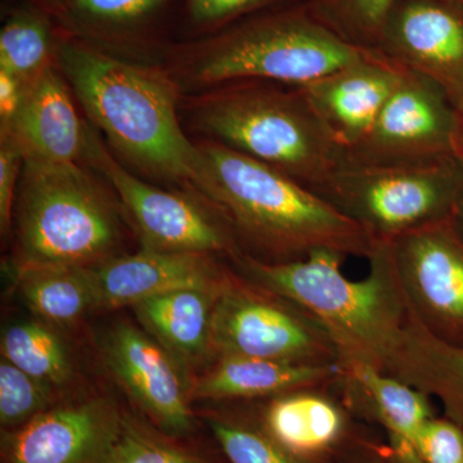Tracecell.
Here are the masks:
<instances>
[{"label":"cell","instance_id":"6da1fadb","mask_svg":"<svg viewBox=\"0 0 463 463\" xmlns=\"http://www.w3.org/2000/svg\"><path fill=\"white\" fill-rule=\"evenodd\" d=\"M194 187L230 225L242 254L291 263L316 251L371 257L361 228L288 174L213 141L197 145Z\"/></svg>","mask_w":463,"mask_h":463},{"label":"cell","instance_id":"7a4b0ae2","mask_svg":"<svg viewBox=\"0 0 463 463\" xmlns=\"http://www.w3.org/2000/svg\"><path fill=\"white\" fill-rule=\"evenodd\" d=\"M56 62L90 120L125 160L156 178L194 187L199 148L183 132L178 87L170 75L65 32Z\"/></svg>","mask_w":463,"mask_h":463},{"label":"cell","instance_id":"3957f363","mask_svg":"<svg viewBox=\"0 0 463 463\" xmlns=\"http://www.w3.org/2000/svg\"><path fill=\"white\" fill-rule=\"evenodd\" d=\"M345 255L316 251L291 263H264L249 255L234 259V270L249 281L303 307L325 325L340 364H364L383 371L398 343L410 310L399 286L388 243L374 246L364 279L344 276Z\"/></svg>","mask_w":463,"mask_h":463},{"label":"cell","instance_id":"277c9868","mask_svg":"<svg viewBox=\"0 0 463 463\" xmlns=\"http://www.w3.org/2000/svg\"><path fill=\"white\" fill-rule=\"evenodd\" d=\"M169 52L178 78L210 90L242 80L307 85L368 51L340 39L301 0L173 45Z\"/></svg>","mask_w":463,"mask_h":463},{"label":"cell","instance_id":"5b68a950","mask_svg":"<svg viewBox=\"0 0 463 463\" xmlns=\"http://www.w3.org/2000/svg\"><path fill=\"white\" fill-rule=\"evenodd\" d=\"M192 121L209 141L241 152L316 190L345 160L301 85L233 81L192 99Z\"/></svg>","mask_w":463,"mask_h":463},{"label":"cell","instance_id":"8992f818","mask_svg":"<svg viewBox=\"0 0 463 463\" xmlns=\"http://www.w3.org/2000/svg\"><path fill=\"white\" fill-rule=\"evenodd\" d=\"M14 215L20 264L90 267L120 236L114 206L79 164L24 160Z\"/></svg>","mask_w":463,"mask_h":463},{"label":"cell","instance_id":"52a82bcc","mask_svg":"<svg viewBox=\"0 0 463 463\" xmlns=\"http://www.w3.org/2000/svg\"><path fill=\"white\" fill-rule=\"evenodd\" d=\"M313 192L376 246L450 218L463 194V166L455 156L403 165L345 158Z\"/></svg>","mask_w":463,"mask_h":463},{"label":"cell","instance_id":"ba28073f","mask_svg":"<svg viewBox=\"0 0 463 463\" xmlns=\"http://www.w3.org/2000/svg\"><path fill=\"white\" fill-rule=\"evenodd\" d=\"M214 358L250 356L298 364H340V353L327 328L303 307L228 274L213 313Z\"/></svg>","mask_w":463,"mask_h":463},{"label":"cell","instance_id":"9c48e42d","mask_svg":"<svg viewBox=\"0 0 463 463\" xmlns=\"http://www.w3.org/2000/svg\"><path fill=\"white\" fill-rule=\"evenodd\" d=\"M84 160L102 174L123 203L143 249L167 252L223 254L239 258V243L223 218H215L181 194L164 191L128 172L88 128Z\"/></svg>","mask_w":463,"mask_h":463},{"label":"cell","instance_id":"30bf717a","mask_svg":"<svg viewBox=\"0 0 463 463\" xmlns=\"http://www.w3.org/2000/svg\"><path fill=\"white\" fill-rule=\"evenodd\" d=\"M388 246L410 316L432 336L463 346V242L450 218Z\"/></svg>","mask_w":463,"mask_h":463},{"label":"cell","instance_id":"8fae6325","mask_svg":"<svg viewBox=\"0 0 463 463\" xmlns=\"http://www.w3.org/2000/svg\"><path fill=\"white\" fill-rule=\"evenodd\" d=\"M456 121L446 91L404 69L373 129L346 149L345 158L364 165H403L453 156Z\"/></svg>","mask_w":463,"mask_h":463},{"label":"cell","instance_id":"7c38bea8","mask_svg":"<svg viewBox=\"0 0 463 463\" xmlns=\"http://www.w3.org/2000/svg\"><path fill=\"white\" fill-rule=\"evenodd\" d=\"M102 356L116 383L158 431L170 438L194 432L191 389L178 362L147 332L118 323L103 337Z\"/></svg>","mask_w":463,"mask_h":463},{"label":"cell","instance_id":"4fadbf2b","mask_svg":"<svg viewBox=\"0 0 463 463\" xmlns=\"http://www.w3.org/2000/svg\"><path fill=\"white\" fill-rule=\"evenodd\" d=\"M376 52L438 84L463 109V5L455 0H397Z\"/></svg>","mask_w":463,"mask_h":463},{"label":"cell","instance_id":"5bb4252c","mask_svg":"<svg viewBox=\"0 0 463 463\" xmlns=\"http://www.w3.org/2000/svg\"><path fill=\"white\" fill-rule=\"evenodd\" d=\"M124 419L102 398L52 407L3 432V463H108Z\"/></svg>","mask_w":463,"mask_h":463},{"label":"cell","instance_id":"9a60e30c","mask_svg":"<svg viewBox=\"0 0 463 463\" xmlns=\"http://www.w3.org/2000/svg\"><path fill=\"white\" fill-rule=\"evenodd\" d=\"M2 139L11 142L24 160L79 164L84 158L88 127L53 63L26 81L16 112L2 124Z\"/></svg>","mask_w":463,"mask_h":463},{"label":"cell","instance_id":"2e32d148","mask_svg":"<svg viewBox=\"0 0 463 463\" xmlns=\"http://www.w3.org/2000/svg\"><path fill=\"white\" fill-rule=\"evenodd\" d=\"M265 430L307 463H335L365 430L332 388L300 389L265 399Z\"/></svg>","mask_w":463,"mask_h":463},{"label":"cell","instance_id":"e0dca14e","mask_svg":"<svg viewBox=\"0 0 463 463\" xmlns=\"http://www.w3.org/2000/svg\"><path fill=\"white\" fill-rule=\"evenodd\" d=\"M96 309L134 307L149 298L184 288H209L223 282L212 255L142 249L134 255L109 258L88 267Z\"/></svg>","mask_w":463,"mask_h":463},{"label":"cell","instance_id":"ac0fdd59","mask_svg":"<svg viewBox=\"0 0 463 463\" xmlns=\"http://www.w3.org/2000/svg\"><path fill=\"white\" fill-rule=\"evenodd\" d=\"M403 72L404 67L379 52L368 51L361 60L301 87L346 151L373 129Z\"/></svg>","mask_w":463,"mask_h":463},{"label":"cell","instance_id":"d6986e66","mask_svg":"<svg viewBox=\"0 0 463 463\" xmlns=\"http://www.w3.org/2000/svg\"><path fill=\"white\" fill-rule=\"evenodd\" d=\"M175 3L176 0H57L39 5L53 14L69 35L109 51L152 47L163 42Z\"/></svg>","mask_w":463,"mask_h":463},{"label":"cell","instance_id":"ffe728a7","mask_svg":"<svg viewBox=\"0 0 463 463\" xmlns=\"http://www.w3.org/2000/svg\"><path fill=\"white\" fill-rule=\"evenodd\" d=\"M341 364H298L250 356H221L191 389L192 399L261 401L300 389L332 388Z\"/></svg>","mask_w":463,"mask_h":463},{"label":"cell","instance_id":"44dd1931","mask_svg":"<svg viewBox=\"0 0 463 463\" xmlns=\"http://www.w3.org/2000/svg\"><path fill=\"white\" fill-rule=\"evenodd\" d=\"M332 390L362 422L374 423L385 435L416 440L420 428L435 416L431 398L403 381L364 364H340Z\"/></svg>","mask_w":463,"mask_h":463},{"label":"cell","instance_id":"7402d4cb","mask_svg":"<svg viewBox=\"0 0 463 463\" xmlns=\"http://www.w3.org/2000/svg\"><path fill=\"white\" fill-rule=\"evenodd\" d=\"M227 277L216 286L174 289L141 301L132 307L137 321L178 364H205L213 358V313Z\"/></svg>","mask_w":463,"mask_h":463},{"label":"cell","instance_id":"603a6c76","mask_svg":"<svg viewBox=\"0 0 463 463\" xmlns=\"http://www.w3.org/2000/svg\"><path fill=\"white\" fill-rule=\"evenodd\" d=\"M383 373L438 399L444 416L463 426V346L439 340L411 317Z\"/></svg>","mask_w":463,"mask_h":463},{"label":"cell","instance_id":"cb8c5ba5","mask_svg":"<svg viewBox=\"0 0 463 463\" xmlns=\"http://www.w3.org/2000/svg\"><path fill=\"white\" fill-rule=\"evenodd\" d=\"M17 288L26 307L50 325H71L96 309L88 267L18 264Z\"/></svg>","mask_w":463,"mask_h":463},{"label":"cell","instance_id":"d4e9b609","mask_svg":"<svg viewBox=\"0 0 463 463\" xmlns=\"http://www.w3.org/2000/svg\"><path fill=\"white\" fill-rule=\"evenodd\" d=\"M63 30L33 0L12 8L0 29V70L26 83L56 61Z\"/></svg>","mask_w":463,"mask_h":463},{"label":"cell","instance_id":"484cf974","mask_svg":"<svg viewBox=\"0 0 463 463\" xmlns=\"http://www.w3.org/2000/svg\"><path fill=\"white\" fill-rule=\"evenodd\" d=\"M48 325L44 321L12 323L3 331L0 350L9 364L58 388L70 383L74 368L65 344Z\"/></svg>","mask_w":463,"mask_h":463},{"label":"cell","instance_id":"4316f807","mask_svg":"<svg viewBox=\"0 0 463 463\" xmlns=\"http://www.w3.org/2000/svg\"><path fill=\"white\" fill-rule=\"evenodd\" d=\"M397 0H304L313 14L353 47L376 51Z\"/></svg>","mask_w":463,"mask_h":463},{"label":"cell","instance_id":"83f0119b","mask_svg":"<svg viewBox=\"0 0 463 463\" xmlns=\"http://www.w3.org/2000/svg\"><path fill=\"white\" fill-rule=\"evenodd\" d=\"M207 426L228 463H307L289 453L254 417L210 416Z\"/></svg>","mask_w":463,"mask_h":463},{"label":"cell","instance_id":"f1b7e54d","mask_svg":"<svg viewBox=\"0 0 463 463\" xmlns=\"http://www.w3.org/2000/svg\"><path fill=\"white\" fill-rule=\"evenodd\" d=\"M53 386L24 373L2 358L0 364V425L14 431L54 407Z\"/></svg>","mask_w":463,"mask_h":463},{"label":"cell","instance_id":"f546056e","mask_svg":"<svg viewBox=\"0 0 463 463\" xmlns=\"http://www.w3.org/2000/svg\"><path fill=\"white\" fill-rule=\"evenodd\" d=\"M108 463H212L184 448L170 443V438L149 431L125 414L123 429L118 435Z\"/></svg>","mask_w":463,"mask_h":463},{"label":"cell","instance_id":"4dcf8cb0","mask_svg":"<svg viewBox=\"0 0 463 463\" xmlns=\"http://www.w3.org/2000/svg\"><path fill=\"white\" fill-rule=\"evenodd\" d=\"M301 0H183V16L194 38L209 35L243 18Z\"/></svg>","mask_w":463,"mask_h":463},{"label":"cell","instance_id":"1f68e13d","mask_svg":"<svg viewBox=\"0 0 463 463\" xmlns=\"http://www.w3.org/2000/svg\"><path fill=\"white\" fill-rule=\"evenodd\" d=\"M416 444L426 463H463V426L446 416L423 423Z\"/></svg>","mask_w":463,"mask_h":463},{"label":"cell","instance_id":"d6a6232c","mask_svg":"<svg viewBox=\"0 0 463 463\" xmlns=\"http://www.w3.org/2000/svg\"><path fill=\"white\" fill-rule=\"evenodd\" d=\"M24 157L11 142L0 145V230L9 237L14 227V192L23 170Z\"/></svg>","mask_w":463,"mask_h":463},{"label":"cell","instance_id":"836d02e7","mask_svg":"<svg viewBox=\"0 0 463 463\" xmlns=\"http://www.w3.org/2000/svg\"><path fill=\"white\" fill-rule=\"evenodd\" d=\"M335 463H388V459L383 453V441L367 428Z\"/></svg>","mask_w":463,"mask_h":463},{"label":"cell","instance_id":"e575fe53","mask_svg":"<svg viewBox=\"0 0 463 463\" xmlns=\"http://www.w3.org/2000/svg\"><path fill=\"white\" fill-rule=\"evenodd\" d=\"M25 83L16 76L0 70V121L7 123L14 115L21 99H23Z\"/></svg>","mask_w":463,"mask_h":463},{"label":"cell","instance_id":"d590c367","mask_svg":"<svg viewBox=\"0 0 463 463\" xmlns=\"http://www.w3.org/2000/svg\"><path fill=\"white\" fill-rule=\"evenodd\" d=\"M383 453L388 463H426L417 448L416 440L402 435H385Z\"/></svg>","mask_w":463,"mask_h":463},{"label":"cell","instance_id":"8d00e7d4","mask_svg":"<svg viewBox=\"0 0 463 463\" xmlns=\"http://www.w3.org/2000/svg\"><path fill=\"white\" fill-rule=\"evenodd\" d=\"M457 121L455 137H453V156L462 164L463 166V109H456Z\"/></svg>","mask_w":463,"mask_h":463},{"label":"cell","instance_id":"74e56055","mask_svg":"<svg viewBox=\"0 0 463 463\" xmlns=\"http://www.w3.org/2000/svg\"><path fill=\"white\" fill-rule=\"evenodd\" d=\"M452 221L453 228H455L456 233L458 234L459 239L463 242V194L459 197L458 203L453 210V214L450 216Z\"/></svg>","mask_w":463,"mask_h":463},{"label":"cell","instance_id":"f35d334b","mask_svg":"<svg viewBox=\"0 0 463 463\" xmlns=\"http://www.w3.org/2000/svg\"><path fill=\"white\" fill-rule=\"evenodd\" d=\"M35 2L42 3V5H48V3L57 2V0H35Z\"/></svg>","mask_w":463,"mask_h":463},{"label":"cell","instance_id":"ab89813d","mask_svg":"<svg viewBox=\"0 0 463 463\" xmlns=\"http://www.w3.org/2000/svg\"><path fill=\"white\" fill-rule=\"evenodd\" d=\"M455 2L459 3V5H463V0H455Z\"/></svg>","mask_w":463,"mask_h":463}]
</instances>
